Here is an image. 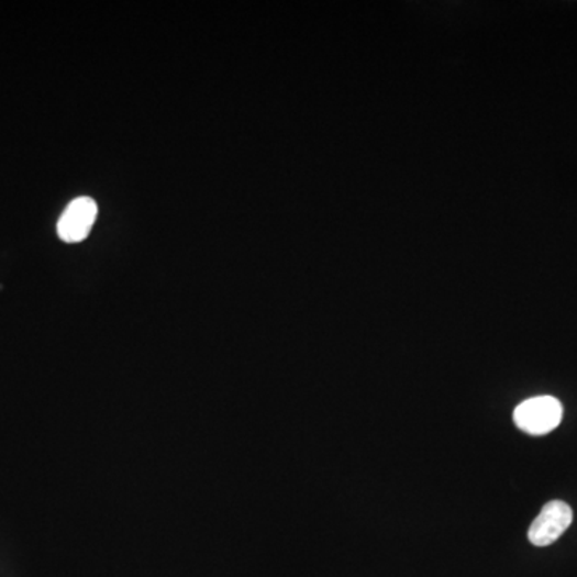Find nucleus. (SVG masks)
<instances>
[{
    "label": "nucleus",
    "mask_w": 577,
    "mask_h": 577,
    "mask_svg": "<svg viewBox=\"0 0 577 577\" xmlns=\"http://www.w3.org/2000/svg\"><path fill=\"white\" fill-rule=\"evenodd\" d=\"M563 418V406L554 397H536L517 406L513 421L530 435H547L557 429Z\"/></svg>",
    "instance_id": "f257e3e1"
},
{
    "label": "nucleus",
    "mask_w": 577,
    "mask_h": 577,
    "mask_svg": "<svg viewBox=\"0 0 577 577\" xmlns=\"http://www.w3.org/2000/svg\"><path fill=\"white\" fill-rule=\"evenodd\" d=\"M97 202L92 198H77L59 217L57 231L59 240L65 243H80L89 236L97 220Z\"/></svg>",
    "instance_id": "7ed1b4c3"
},
{
    "label": "nucleus",
    "mask_w": 577,
    "mask_h": 577,
    "mask_svg": "<svg viewBox=\"0 0 577 577\" xmlns=\"http://www.w3.org/2000/svg\"><path fill=\"white\" fill-rule=\"evenodd\" d=\"M572 507L562 500H552L542 507L541 513L528 531V537L536 547H547L562 537V534L572 526Z\"/></svg>",
    "instance_id": "f03ea898"
}]
</instances>
